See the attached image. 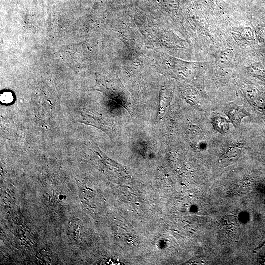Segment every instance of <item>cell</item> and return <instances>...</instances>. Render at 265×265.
I'll return each instance as SVG.
<instances>
[{"instance_id":"3","label":"cell","mask_w":265,"mask_h":265,"mask_svg":"<svg viewBox=\"0 0 265 265\" xmlns=\"http://www.w3.org/2000/svg\"><path fill=\"white\" fill-rule=\"evenodd\" d=\"M233 56L232 50L230 48H226L223 50L219 53L217 62L219 66H224L228 65L231 62Z\"/></svg>"},{"instance_id":"4","label":"cell","mask_w":265,"mask_h":265,"mask_svg":"<svg viewBox=\"0 0 265 265\" xmlns=\"http://www.w3.org/2000/svg\"><path fill=\"white\" fill-rule=\"evenodd\" d=\"M213 125L220 132H226L228 129V124L224 118L214 117L213 119Z\"/></svg>"},{"instance_id":"2","label":"cell","mask_w":265,"mask_h":265,"mask_svg":"<svg viewBox=\"0 0 265 265\" xmlns=\"http://www.w3.org/2000/svg\"><path fill=\"white\" fill-rule=\"evenodd\" d=\"M130 145L134 151L145 154L146 152L151 148L152 144L146 138L138 137L132 140Z\"/></svg>"},{"instance_id":"1","label":"cell","mask_w":265,"mask_h":265,"mask_svg":"<svg viewBox=\"0 0 265 265\" xmlns=\"http://www.w3.org/2000/svg\"><path fill=\"white\" fill-rule=\"evenodd\" d=\"M225 112L235 127L239 126L243 117L250 114L243 108L232 103L227 104Z\"/></svg>"}]
</instances>
